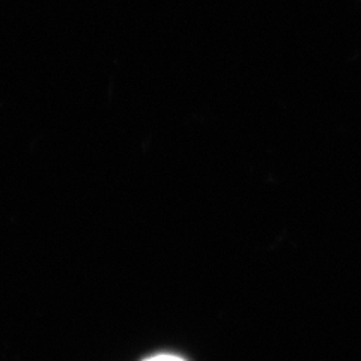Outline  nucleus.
Wrapping results in <instances>:
<instances>
[{
    "label": "nucleus",
    "instance_id": "nucleus-1",
    "mask_svg": "<svg viewBox=\"0 0 361 361\" xmlns=\"http://www.w3.org/2000/svg\"><path fill=\"white\" fill-rule=\"evenodd\" d=\"M145 361H185V360L179 358V357H175V355H155V357L148 358V360H145Z\"/></svg>",
    "mask_w": 361,
    "mask_h": 361
}]
</instances>
